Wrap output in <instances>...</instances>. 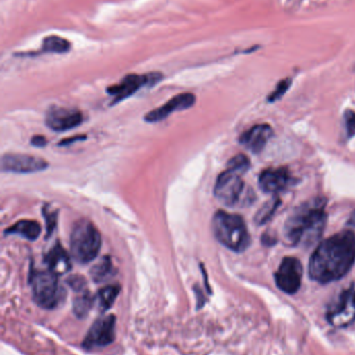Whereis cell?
<instances>
[{
	"mask_svg": "<svg viewBox=\"0 0 355 355\" xmlns=\"http://www.w3.org/2000/svg\"><path fill=\"white\" fill-rule=\"evenodd\" d=\"M355 263V234L347 230L318 245L309 263V275L319 284L344 277Z\"/></svg>",
	"mask_w": 355,
	"mask_h": 355,
	"instance_id": "1",
	"label": "cell"
},
{
	"mask_svg": "<svg viewBox=\"0 0 355 355\" xmlns=\"http://www.w3.org/2000/svg\"><path fill=\"white\" fill-rule=\"evenodd\" d=\"M326 199L315 197L293 210L284 226L286 244L309 247L319 240L325 228Z\"/></svg>",
	"mask_w": 355,
	"mask_h": 355,
	"instance_id": "2",
	"label": "cell"
},
{
	"mask_svg": "<svg viewBox=\"0 0 355 355\" xmlns=\"http://www.w3.org/2000/svg\"><path fill=\"white\" fill-rule=\"evenodd\" d=\"M216 239L234 253H243L250 245L251 238L244 219L238 214L217 211L211 220Z\"/></svg>",
	"mask_w": 355,
	"mask_h": 355,
	"instance_id": "3",
	"label": "cell"
},
{
	"mask_svg": "<svg viewBox=\"0 0 355 355\" xmlns=\"http://www.w3.org/2000/svg\"><path fill=\"white\" fill-rule=\"evenodd\" d=\"M101 248V236L96 226L88 219L74 224L70 238L71 255L76 262L87 264L96 259Z\"/></svg>",
	"mask_w": 355,
	"mask_h": 355,
	"instance_id": "4",
	"label": "cell"
},
{
	"mask_svg": "<svg viewBox=\"0 0 355 355\" xmlns=\"http://www.w3.org/2000/svg\"><path fill=\"white\" fill-rule=\"evenodd\" d=\"M214 194L227 207H245L254 201V192L246 186L241 174L230 170H224L216 181Z\"/></svg>",
	"mask_w": 355,
	"mask_h": 355,
	"instance_id": "5",
	"label": "cell"
},
{
	"mask_svg": "<svg viewBox=\"0 0 355 355\" xmlns=\"http://www.w3.org/2000/svg\"><path fill=\"white\" fill-rule=\"evenodd\" d=\"M58 277L59 276L49 270H34L31 273L33 296L39 307L46 309H55L65 298V290L60 284Z\"/></svg>",
	"mask_w": 355,
	"mask_h": 355,
	"instance_id": "6",
	"label": "cell"
},
{
	"mask_svg": "<svg viewBox=\"0 0 355 355\" xmlns=\"http://www.w3.org/2000/svg\"><path fill=\"white\" fill-rule=\"evenodd\" d=\"M327 319L336 327H345L355 322V288L345 289L328 307Z\"/></svg>",
	"mask_w": 355,
	"mask_h": 355,
	"instance_id": "7",
	"label": "cell"
},
{
	"mask_svg": "<svg viewBox=\"0 0 355 355\" xmlns=\"http://www.w3.org/2000/svg\"><path fill=\"white\" fill-rule=\"evenodd\" d=\"M162 79H163V75L157 72L145 75L130 74L124 77L118 84L109 87L107 93L113 95V104H117L134 95L143 87H153Z\"/></svg>",
	"mask_w": 355,
	"mask_h": 355,
	"instance_id": "8",
	"label": "cell"
},
{
	"mask_svg": "<svg viewBox=\"0 0 355 355\" xmlns=\"http://www.w3.org/2000/svg\"><path fill=\"white\" fill-rule=\"evenodd\" d=\"M116 338V317L105 316L94 322L85 336L83 347L87 350L109 346Z\"/></svg>",
	"mask_w": 355,
	"mask_h": 355,
	"instance_id": "9",
	"label": "cell"
},
{
	"mask_svg": "<svg viewBox=\"0 0 355 355\" xmlns=\"http://www.w3.org/2000/svg\"><path fill=\"white\" fill-rule=\"evenodd\" d=\"M303 267L296 257H284L275 273V282L278 288L286 294L298 292L302 280Z\"/></svg>",
	"mask_w": 355,
	"mask_h": 355,
	"instance_id": "10",
	"label": "cell"
},
{
	"mask_svg": "<svg viewBox=\"0 0 355 355\" xmlns=\"http://www.w3.org/2000/svg\"><path fill=\"white\" fill-rule=\"evenodd\" d=\"M49 167L46 160L24 154H6L1 158V170L13 174H34Z\"/></svg>",
	"mask_w": 355,
	"mask_h": 355,
	"instance_id": "11",
	"label": "cell"
},
{
	"mask_svg": "<svg viewBox=\"0 0 355 355\" xmlns=\"http://www.w3.org/2000/svg\"><path fill=\"white\" fill-rule=\"evenodd\" d=\"M47 127L55 132H64L80 126L84 116L78 109L69 107H51L45 118Z\"/></svg>",
	"mask_w": 355,
	"mask_h": 355,
	"instance_id": "12",
	"label": "cell"
},
{
	"mask_svg": "<svg viewBox=\"0 0 355 355\" xmlns=\"http://www.w3.org/2000/svg\"><path fill=\"white\" fill-rule=\"evenodd\" d=\"M195 101H196V98L193 93H180L176 97L172 98L161 107L155 108V109L151 110L148 113L145 114L144 120L147 122H162L173 112L189 109V108L192 107Z\"/></svg>",
	"mask_w": 355,
	"mask_h": 355,
	"instance_id": "13",
	"label": "cell"
},
{
	"mask_svg": "<svg viewBox=\"0 0 355 355\" xmlns=\"http://www.w3.org/2000/svg\"><path fill=\"white\" fill-rule=\"evenodd\" d=\"M291 176L286 168H268L259 179V188L266 193L276 194L288 186Z\"/></svg>",
	"mask_w": 355,
	"mask_h": 355,
	"instance_id": "14",
	"label": "cell"
},
{
	"mask_svg": "<svg viewBox=\"0 0 355 355\" xmlns=\"http://www.w3.org/2000/svg\"><path fill=\"white\" fill-rule=\"evenodd\" d=\"M272 128L267 124L257 125L243 133L240 143L253 154H259L265 149L272 136Z\"/></svg>",
	"mask_w": 355,
	"mask_h": 355,
	"instance_id": "15",
	"label": "cell"
},
{
	"mask_svg": "<svg viewBox=\"0 0 355 355\" xmlns=\"http://www.w3.org/2000/svg\"><path fill=\"white\" fill-rule=\"evenodd\" d=\"M44 261L49 271L53 272L55 275H64L71 270L70 255L60 243H57L55 246L49 249V253L45 255Z\"/></svg>",
	"mask_w": 355,
	"mask_h": 355,
	"instance_id": "16",
	"label": "cell"
},
{
	"mask_svg": "<svg viewBox=\"0 0 355 355\" xmlns=\"http://www.w3.org/2000/svg\"><path fill=\"white\" fill-rule=\"evenodd\" d=\"M7 235H17L30 241H35L41 234V224L35 220L24 219L16 222L6 230Z\"/></svg>",
	"mask_w": 355,
	"mask_h": 355,
	"instance_id": "17",
	"label": "cell"
},
{
	"mask_svg": "<svg viewBox=\"0 0 355 355\" xmlns=\"http://www.w3.org/2000/svg\"><path fill=\"white\" fill-rule=\"evenodd\" d=\"M115 273L116 270L113 262H112L111 257H107V255L103 257L98 263L95 264L90 271L91 277L97 284L111 280L115 275Z\"/></svg>",
	"mask_w": 355,
	"mask_h": 355,
	"instance_id": "18",
	"label": "cell"
},
{
	"mask_svg": "<svg viewBox=\"0 0 355 355\" xmlns=\"http://www.w3.org/2000/svg\"><path fill=\"white\" fill-rule=\"evenodd\" d=\"M119 293L120 286L118 284H111L101 289L95 297V301L98 304L99 309L101 311H107V309H111Z\"/></svg>",
	"mask_w": 355,
	"mask_h": 355,
	"instance_id": "19",
	"label": "cell"
},
{
	"mask_svg": "<svg viewBox=\"0 0 355 355\" xmlns=\"http://www.w3.org/2000/svg\"><path fill=\"white\" fill-rule=\"evenodd\" d=\"M280 205H282V201H280L279 197H272L257 211V215L254 216L255 224L257 226H263V224H267L273 217Z\"/></svg>",
	"mask_w": 355,
	"mask_h": 355,
	"instance_id": "20",
	"label": "cell"
},
{
	"mask_svg": "<svg viewBox=\"0 0 355 355\" xmlns=\"http://www.w3.org/2000/svg\"><path fill=\"white\" fill-rule=\"evenodd\" d=\"M71 48V44L68 39L59 35H49L43 41V51L51 53H66Z\"/></svg>",
	"mask_w": 355,
	"mask_h": 355,
	"instance_id": "21",
	"label": "cell"
},
{
	"mask_svg": "<svg viewBox=\"0 0 355 355\" xmlns=\"http://www.w3.org/2000/svg\"><path fill=\"white\" fill-rule=\"evenodd\" d=\"M78 293V296L73 300V311L78 317L83 318L90 311L95 298L93 299L88 290L80 291Z\"/></svg>",
	"mask_w": 355,
	"mask_h": 355,
	"instance_id": "22",
	"label": "cell"
},
{
	"mask_svg": "<svg viewBox=\"0 0 355 355\" xmlns=\"http://www.w3.org/2000/svg\"><path fill=\"white\" fill-rule=\"evenodd\" d=\"M249 167H250V161L243 154L234 156L227 163V170H232V172H236L241 176L244 174L249 170Z\"/></svg>",
	"mask_w": 355,
	"mask_h": 355,
	"instance_id": "23",
	"label": "cell"
},
{
	"mask_svg": "<svg viewBox=\"0 0 355 355\" xmlns=\"http://www.w3.org/2000/svg\"><path fill=\"white\" fill-rule=\"evenodd\" d=\"M43 215H44L45 222H46V236L49 237L57 228L58 211L51 207H45L43 209Z\"/></svg>",
	"mask_w": 355,
	"mask_h": 355,
	"instance_id": "24",
	"label": "cell"
},
{
	"mask_svg": "<svg viewBox=\"0 0 355 355\" xmlns=\"http://www.w3.org/2000/svg\"><path fill=\"white\" fill-rule=\"evenodd\" d=\"M291 84H292V80L290 78L284 79V80L280 81L278 83L276 89H274L273 93L269 95V99L268 101L269 102H275L277 100H279L284 93H286L288 89H290Z\"/></svg>",
	"mask_w": 355,
	"mask_h": 355,
	"instance_id": "25",
	"label": "cell"
},
{
	"mask_svg": "<svg viewBox=\"0 0 355 355\" xmlns=\"http://www.w3.org/2000/svg\"><path fill=\"white\" fill-rule=\"evenodd\" d=\"M344 120L347 136H355V111L347 110V111L345 112Z\"/></svg>",
	"mask_w": 355,
	"mask_h": 355,
	"instance_id": "26",
	"label": "cell"
},
{
	"mask_svg": "<svg viewBox=\"0 0 355 355\" xmlns=\"http://www.w3.org/2000/svg\"><path fill=\"white\" fill-rule=\"evenodd\" d=\"M68 284L76 292H80V291L87 290V282L83 276L73 275L70 276L67 280Z\"/></svg>",
	"mask_w": 355,
	"mask_h": 355,
	"instance_id": "27",
	"label": "cell"
},
{
	"mask_svg": "<svg viewBox=\"0 0 355 355\" xmlns=\"http://www.w3.org/2000/svg\"><path fill=\"white\" fill-rule=\"evenodd\" d=\"M31 143H32L34 147H43L47 145V140L44 136L36 135V136L33 137L32 140H31Z\"/></svg>",
	"mask_w": 355,
	"mask_h": 355,
	"instance_id": "28",
	"label": "cell"
},
{
	"mask_svg": "<svg viewBox=\"0 0 355 355\" xmlns=\"http://www.w3.org/2000/svg\"><path fill=\"white\" fill-rule=\"evenodd\" d=\"M86 138V137H85V135L84 136H83V135H78V136H76V137H72V138H70V139H64L63 141H61V143H60V145H71L72 143H74V141H78V140H83V139H85Z\"/></svg>",
	"mask_w": 355,
	"mask_h": 355,
	"instance_id": "29",
	"label": "cell"
},
{
	"mask_svg": "<svg viewBox=\"0 0 355 355\" xmlns=\"http://www.w3.org/2000/svg\"><path fill=\"white\" fill-rule=\"evenodd\" d=\"M347 226H348L349 230H352L355 234V210L351 213L348 222H347Z\"/></svg>",
	"mask_w": 355,
	"mask_h": 355,
	"instance_id": "30",
	"label": "cell"
}]
</instances>
